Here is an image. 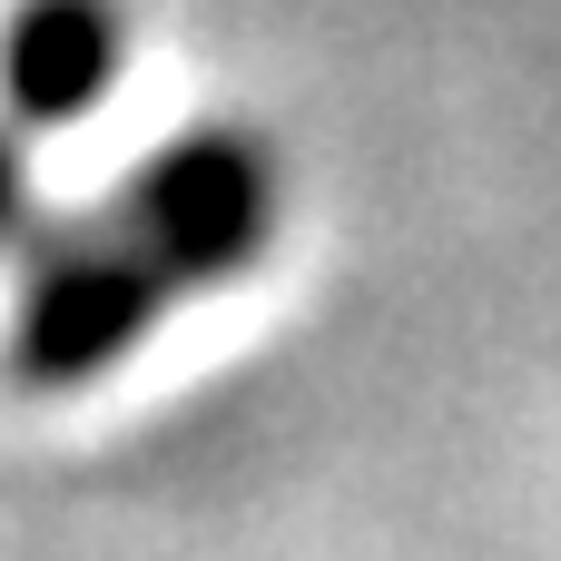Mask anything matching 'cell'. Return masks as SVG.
Instances as JSON below:
<instances>
[{
  "label": "cell",
  "instance_id": "3957f363",
  "mask_svg": "<svg viewBox=\"0 0 561 561\" xmlns=\"http://www.w3.org/2000/svg\"><path fill=\"white\" fill-rule=\"evenodd\" d=\"M128 59L118 0H20L0 20V108L20 128H69L108 99Z\"/></svg>",
  "mask_w": 561,
  "mask_h": 561
},
{
  "label": "cell",
  "instance_id": "277c9868",
  "mask_svg": "<svg viewBox=\"0 0 561 561\" xmlns=\"http://www.w3.org/2000/svg\"><path fill=\"white\" fill-rule=\"evenodd\" d=\"M39 178H30V148H20V118L0 128V247H30L39 227Z\"/></svg>",
  "mask_w": 561,
  "mask_h": 561
},
{
  "label": "cell",
  "instance_id": "6da1fadb",
  "mask_svg": "<svg viewBox=\"0 0 561 561\" xmlns=\"http://www.w3.org/2000/svg\"><path fill=\"white\" fill-rule=\"evenodd\" d=\"M168 266L118 217H69L20 247V306H10V375L30 394H69L108 375L158 325Z\"/></svg>",
  "mask_w": 561,
  "mask_h": 561
},
{
  "label": "cell",
  "instance_id": "7a4b0ae2",
  "mask_svg": "<svg viewBox=\"0 0 561 561\" xmlns=\"http://www.w3.org/2000/svg\"><path fill=\"white\" fill-rule=\"evenodd\" d=\"M118 227L168 266V286H227L276 237V158L247 128H178L118 197Z\"/></svg>",
  "mask_w": 561,
  "mask_h": 561
}]
</instances>
